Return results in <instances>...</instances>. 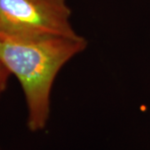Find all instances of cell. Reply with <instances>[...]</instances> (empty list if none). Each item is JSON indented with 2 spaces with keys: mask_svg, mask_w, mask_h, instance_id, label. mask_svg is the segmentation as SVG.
I'll return each mask as SVG.
<instances>
[{
  "mask_svg": "<svg viewBox=\"0 0 150 150\" xmlns=\"http://www.w3.org/2000/svg\"><path fill=\"white\" fill-rule=\"evenodd\" d=\"M87 47V41L62 36H20L0 32V61L21 84L27 127L43 131L50 116V99L59 73Z\"/></svg>",
  "mask_w": 150,
  "mask_h": 150,
  "instance_id": "6da1fadb",
  "label": "cell"
},
{
  "mask_svg": "<svg viewBox=\"0 0 150 150\" xmlns=\"http://www.w3.org/2000/svg\"><path fill=\"white\" fill-rule=\"evenodd\" d=\"M0 150H2V149H1V148H0Z\"/></svg>",
  "mask_w": 150,
  "mask_h": 150,
  "instance_id": "277c9868",
  "label": "cell"
},
{
  "mask_svg": "<svg viewBox=\"0 0 150 150\" xmlns=\"http://www.w3.org/2000/svg\"><path fill=\"white\" fill-rule=\"evenodd\" d=\"M67 0H0V32L78 38Z\"/></svg>",
  "mask_w": 150,
  "mask_h": 150,
  "instance_id": "7a4b0ae2",
  "label": "cell"
},
{
  "mask_svg": "<svg viewBox=\"0 0 150 150\" xmlns=\"http://www.w3.org/2000/svg\"><path fill=\"white\" fill-rule=\"evenodd\" d=\"M10 76V72L6 69L5 66L0 61V96L7 88Z\"/></svg>",
  "mask_w": 150,
  "mask_h": 150,
  "instance_id": "3957f363",
  "label": "cell"
}]
</instances>
